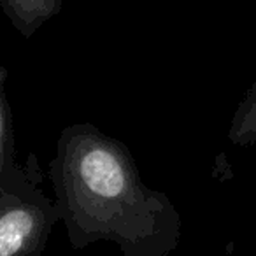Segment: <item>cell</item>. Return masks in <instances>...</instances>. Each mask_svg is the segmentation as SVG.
Returning a JSON list of instances; mask_svg holds the SVG:
<instances>
[{"instance_id": "cell-2", "label": "cell", "mask_w": 256, "mask_h": 256, "mask_svg": "<svg viewBox=\"0 0 256 256\" xmlns=\"http://www.w3.org/2000/svg\"><path fill=\"white\" fill-rule=\"evenodd\" d=\"M42 210L34 206H14L0 212V256H25L40 240Z\"/></svg>"}, {"instance_id": "cell-5", "label": "cell", "mask_w": 256, "mask_h": 256, "mask_svg": "<svg viewBox=\"0 0 256 256\" xmlns=\"http://www.w3.org/2000/svg\"><path fill=\"white\" fill-rule=\"evenodd\" d=\"M8 72L6 68L0 67V92H2V84H4ZM6 124H4V110H2V95H0V172L4 168V154H6Z\"/></svg>"}, {"instance_id": "cell-4", "label": "cell", "mask_w": 256, "mask_h": 256, "mask_svg": "<svg viewBox=\"0 0 256 256\" xmlns=\"http://www.w3.org/2000/svg\"><path fill=\"white\" fill-rule=\"evenodd\" d=\"M228 139L240 148L256 146V81L244 93L228 128Z\"/></svg>"}, {"instance_id": "cell-3", "label": "cell", "mask_w": 256, "mask_h": 256, "mask_svg": "<svg viewBox=\"0 0 256 256\" xmlns=\"http://www.w3.org/2000/svg\"><path fill=\"white\" fill-rule=\"evenodd\" d=\"M0 6L16 30L28 37L60 12L62 0H0Z\"/></svg>"}, {"instance_id": "cell-1", "label": "cell", "mask_w": 256, "mask_h": 256, "mask_svg": "<svg viewBox=\"0 0 256 256\" xmlns=\"http://www.w3.org/2000/svg\"><path fill=\"white\" fill-rule=\"evenodd\" d=\"M72 240H114L124 251L150 248L160 235L178 237V214L164 195L142 184L128 151L92 126L65 130L54 164Z\"/></svg>"}]
</instances>
